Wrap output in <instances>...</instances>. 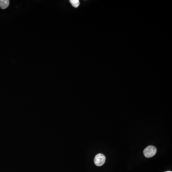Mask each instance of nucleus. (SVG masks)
<instances>
[{"mask_svg":"<svg viewBox=\"0 0 172 172\" xmlns=\"http://www.w3.org/2000/svg\"><path fill=\"white\" fill-rule=\"evenodd\" d=\"M171 172V171H167V172Z\"/></svg>","mask_w":172,"mask_h":172,"instance_id":"39448f33","label":"nucleus"},{"mask_svg":"<svg viewBox=\"0 0 172 172\" xmlns=\"http://www.w3.org/2000/svg\"><path fill=\"white\" fill-rule=\"evenodd\" d=\"M69 2L75 8H77L80 5V2L79 0H70Z\"/></svg>","mask_w":172,"mask_h":172,"instance_id":"20e7f679","label":"nucleus"},{"mask_svg":"<svg viewBox=\"0 0 172 172\" xmlns=\"http://www.w3.org/2000/svg\"><path fill=\"white\" fill-rule=\"evenodd\" d=\"M157 149L156 147L152 146H148L143 150L144 156L147 158H150L156 155Z\"/></svg>","mask_w":172,"mask_h":172,"instance_id":"f257e3e1","label":"nucleus"},{"mask_svg":"<svg viewBox=\"0 0 172 172\" xmlns=\"http://www.w3.org/2000/svg\"><path fill=\"white\" fill-rule=\"evenodd\" d=\"M106 161V157L104 155L99 153L96 156L94 159V163L98 167H101L104 164Z\"/></svg>","mask_w":172,"mask_h":172,"instance_id":"f03ea898","label":"nucleus"},{"mask_svg":"<svg viewBox=\"0 0 172 172\" xmlns=\"http://www.w3.org/2000/svg\"><path fill=\"white\" fill-rule=\"evenodd\" d=\"M10 1L8 0H0V7L2 9H6L9 5Z\"/></svg>","mask_w":172,"mask_h":172,"instance_id":"7ed1b4c3","label":"nucleus"}]
</instances>
